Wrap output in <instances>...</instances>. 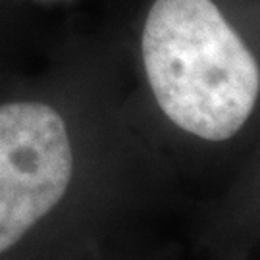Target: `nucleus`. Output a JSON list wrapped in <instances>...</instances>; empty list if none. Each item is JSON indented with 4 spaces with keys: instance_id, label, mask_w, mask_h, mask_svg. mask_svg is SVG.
<instances>
[{
    "instance_id": "2",
    "label": "nucleus",
    "mask_w": 260,
    "mask_h": 260,
    "mask_svg": "<svg viewBox=\"0 0 260 260\" xmlns=\"http://www.w3.org/2000/svg\"><path fill=\"white\" fill-rule=\"evenodd\" d=\"M139 54L158 108L197 139H232L256 108L258 58L216 0H154Z\"/></svg>"
},
{
    "instance_id": "1",
    "label": "nucleus",
    "mask_w": 260,
    "mask_h": 260,
    "mask_svg": "<svg viewBox=\"0 0 260 260\" xmlns=\"http://www.w3.org/2000/svg\"><path fill=\"white\" fill-rule=\"evenodd\" d=\"M75 91L0 74V260H48L93 185V121Z\"/></svg>"
}]
</instances>
